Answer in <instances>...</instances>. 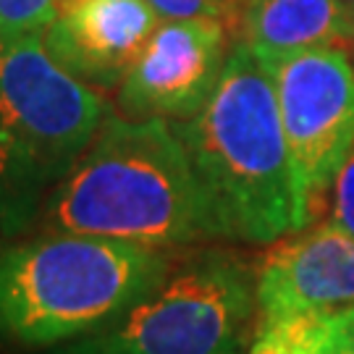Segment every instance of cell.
Instances as JSON below:
<instances>
[{
    "label": "cell",
    "instance_id": "12",
    "mask_svg": "<svg viewBox=\"0 0 354 354\" xmlns=\"http://www.w3.org/2000/svg\"><path fill=\"white\" fill-rule=\"evenodd\" d=\"M160 19H213L239 42L252 0H147Z\"/></svg>",
    "mask_w": 354,
    "mask_h": 354
},
{
    "label": "cell",
    "instance_id": "11",
    "mask_svg": "<svg viewBox=\"0 0 354 354\" xmlns=\"http://www.w3.org/2000/svg\"><path fill=\"white\" fill-rule=\"evenodd\" d=\"M247 354H342L339 313L289 315L254 326V339Z\"/></svg>",
    "mask_w": 354,
    "mask_h": 354
},
{
    "label": "cell",
    "instance_id": "3",
    "mask_svg": "<svg viewBox=\"0 0 354 354\" xmlns=\"http://www.w3.org/2000/svg\"><path fill=\"white\" fill-rule=\"evenodd\" d=\"M210 197L223 239L276 244L307 228L273 76L234 42L205 108L174 124Z\"/></svg>",
    "mask_w": 354,
    "mask_h": 354
},
{
    "label": "cell",
    "instance_id": "14",
    "mask_svg": "<svg viewBox=\"0 0 354 354\" xmlns=\"http://www.w3.org/2000/svg\"><path fill=\"white\" fill-rule=\"evenodd\" d=\"M326 223L354 236V150L344 160L328 189V215Z\"/></svg>",
    "mask_w": 354,
    "mask_h": 354
},
{
    "label": "cell",
    "instance_id": "15",
    "mask_svg": "<svg viewBox=\"0 0 354 354\" xmlns=\"http://www.w3.org/2000/svg\"><path fill=\"white\" fill-rule=\"evenodd\" d=\"M339 333H342V349L354 354V307L339 313Z\"/></svg>",
    "mask_w": 354,
    "mask_h": 354
},
{
    "label": "cell",
    "instance_id": "8",
    "mask_svg": "<svg viewBox=\"0 0 354 354\" xmlns=\"http://www.w3.org/2000/svg\"><path fill=\"white\" fill-rule=\"evenodd\" d=\"M354 307V236L330 223L294 231L257 266V326Z\"/></svg>",
    "mask_w": 354,
    "mask_h": 354
},
{
    "label": "cell",
    "instance_id": "17",
    "mask_svg": "<svg viewBox=\"0 0 354 354\" xmlns=\"http://www.w3.org/2000/svg\"><path fill=\"white\" fill-rule=\"evenodd\" d=\"M342 354H346V352H344V349H342Z\"/></svg>",
    "mask_w": 354,
    "mask_h": 354
},
{
    "label": "cell",
    "instance_id": "10",
    "mask_svg": "<svg viewBox=\"0 0 354 354\" xmlns=\"http://www.w3.org/2000/svg\"><path fill=\"white\" fill-rule=\"evenodd\" d=\"M354 39V13L342 0H252L239 42L263 61L344 48Z\"/></svg>",
    "mask_w": 354,
    "mask_h": 354
},
{
    "label": "cell",
    "instance_id": "4",
    "mask_svg": "<svg viewBox=\"0 0 354 354\" xmlns=\"http://www.w3.org/2000/svg\"><path fill=\"white\" fill-rule=\"evenodd\" d=\"M45 32L0 39V234L37 226L55 187L97 137L111 108L50 58Z\"/></svg>",
    "mask_w": 354,
    "mask_h": 354
},
{
    "label": "cell",
    "instance_id": "6",
    "mask_svg": "<svg viewBox=\"0 0 354 354\" xmlns=\"http://www.w3.org/2000/svg\"><path fill=\"white\" fill-rule=\"evenodd\" d=\"M263 64L276 84L297 189L313 226L354 150V66L344 48H317Z\"/></svg>",
    "mask_w": 354,
    "mask_h": 354
},
{
    "label": "cell",
    "instance_id": "16",
    "mask_svg": "<svg viewBox=\"0 0 354 354\" xmlns=\"http://www.w3.org/2000/svg\"><path fill=\"white\" fill-rule=\"evenodd\" d=\"M342 3H344V6H346V8H349V11L354 13V0H342Z\"/></svg>",
    "mask_w": 354,
    "mask_h": 354
},
{
    "label": "cell",
    "instance_id": "13",
    "mask_svg": "<svg viewBox=\"0 0 354 354\" xmlns=\"http://www.w3.org/2000/svg\"><path fill=\"white\" fill-rule=\"evenodd\" d=\"M58 13V0H0V39L45 32Z\"/></svg>",
    "mask_w": 354,
    "mask_h": 354
},
{
    "label": "cell",
    "instance_id": "9",
    "mask_svg": "<svg viewBox=\"0 0 354 354\" xmlns=\"http://www.w3.org/2000/svg\"><path fill=\"white\" fill-rule=\"evenodd\" d=\"M160 16L147 0H71L45 29V48L82 84L118 89L142 55Z\"/></svg>",
    "mask_w": 354,
    "mask_h": 354
},
{
    "label": "cell",
    "instance_id": "5",
    "mask_svg": "<svg viewBox=\"0 0 354 354\" xmlns=\"http://www.w3.org/2000/svg\"><path fill=\"white\" fill-rule=\"evenodd\" d=\"M257 326V268L200 247L124 315L53 354H247Z\"/></svg>",
    "mask_w": 354,
    "mask_h": 354
},
{
    "label": "cell",
    "instance_id": "2",
    "mask_svg": "<svg viewBox=\"0 0 354 354\" xmlns=\"http://www.w3.org/2000/svg\"><path fill=\"white\" fill-rule=\"evenodd\" d=\"M176 263L174 250L108 236L0 234V352L84 339L158 289Z\"/></svg>",
    "mask_w": 354,
    "mask_h": 354
},
{
    "label": "cell",
    "instance_id": "1",
    "mask_svg": "<svg viewBox=\"0 0 354 354\" xmlns=\"http://www.w3.org/2000/svg\"><path fill=\"white\" fill-rule=\"evenodd\" d=\"M35 231L108 236L174 252L223 239L174 124L113 113L48 197Z\"/></svg>",
    "mask_w": 354,
    "mask_h": 354
},
{
    "label": "cell",
    "instance_id": "7",
    "mask_svg": "<svg viewBox=\"0 0 354 354\" xmlns=\"http://www.w3.org/2000/svg\"><path fill=\"white\" fill-rule=\"evenodd\" d=\"M234 39L213 19H163L118 87L129 118L187 121L213 97Z\"/></svg>",
    "mask_w": 354,
    "mask_h": 354
}]
</instances>
